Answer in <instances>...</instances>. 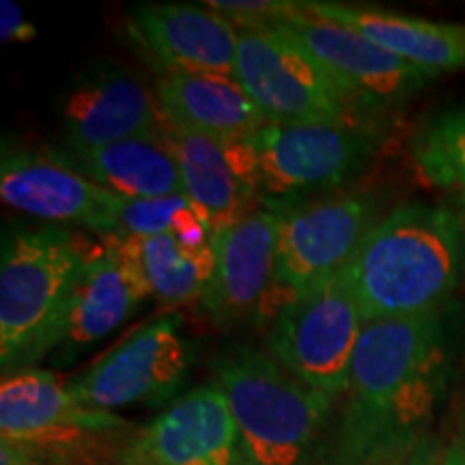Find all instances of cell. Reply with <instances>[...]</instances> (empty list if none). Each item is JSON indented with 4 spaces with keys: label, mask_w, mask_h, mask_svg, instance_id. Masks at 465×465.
Listing matches in <instances>:
<instances>
[{
    "label": "cell",
    "mask_w": 465,
    "mask_h": 465,
    "mask_svg": "<svg viewBox=\"0 0 465 465\" xmlns=\"http://www.w3.org/2000/svg\"><path fill=\"white\" fill-rule=\"evenodd\" d=\"M91 250L61 226H20L0 254V364L5 375L50 358Z\"/></svg>",
    "instance_id": "obj_4"
},
{
    "label": "cell",
    "mask_w": 465,
    "mask_h": 465,
    "mask_svg": "<svg viewBox=\"0 0 465 465\" xmlns=\"http://www.w3.org/2000/svg\"><path fill=\"white\" fill-rule=\"evenodd\" d=\"M441 465H465V418L459 422L457 431L446 446L444 455H441Z\"/></svg>",
    "instance_id": "obj_27"
},
{
    "label": "cell",
    "mask_w": 465,
    "mask_h": 465,
    "mask_svg": "<svg viewBox=\"0 0 465 465\" xmlns=\"http://www.w3.org/2000/svg\"><path fill=\"white\" fill-rule=\"evenodd\" d=\"M240 440L218 380L173 401L136 429L110 465H240Z\"/></svg>",
    "instance_id": "obj_11"
},
{
    "label": "cell",
    "mask_w": 465,
    "mask_h": 465,
    "mask_svg": "<svg viewBox=\"0 0 465 465\" xmlns=\"http://www.w3.org/2000/svg\"><path fill=\"white\" fill-rule=\"evenodd\" d=\"M278 213L254 209L213 232V272L201 298L203 311L216 325L252 317L274 289Z\"/></svg>",
    "instance_id": "obj_17"
},
{
    "label": "cell",
    "mask_w": 465,
    "mask_h": 465,
    "mask_svg": "<svg viewBox=\"0 0 465 465\" xmlns=\"http://www.w3.org/2000/svg\"><path fill=\"white\" fill-rule=\"evenodd\" d=\"M132 44L168 74H216L235 78L240 31L205 5L143 3L127 15Z\"/></svg>",
    "instance_id": "obj_14"
},
{
    "label": "cell",
    "mask_w": 465,
    "mask_h": 465,
    "mask_svg": "<svg viewBox=\"0 0 465 465\" xmlns=\"http://www.w3.org/2000/svg\"><path fill=\"white\" fill-rule=\"evenodd\" d=\"M155 97L166 124L218 141H242L270 124L240 83L226 75H160Z\"/></svg>",
    "instance_id": "obj_20"
},
{
    "label": "cell",
    "mask_w": 465,
    "mask_h": 465,
    "mask_svg": "<svg viewBox=\"0 0 465 465\" xmlns=\"http://www.w3.org/2000/svg\"><path fill=\"white\" fill-rule=\"evenodd\" d=\"M147 289L130 263L104 240L95 252H89L65 315L52 341L50 358L69 362L84 349L106 339L130 319Z\"/></svg>",
    "instance_id": "obj_18"
},
{
    "label": "cell",
    "mask_w": 465,
    "mask_h": 465,
    "mask_svg": "<svg viewBox=\"0 0 465 465\" xmlns=\"http://www.w3.org/2000/svg\"><path fill=\"white\" fill-rule=\"evenodd\" d=\"M450 380L444 312L366 322L323 465H377L420 446Z\"/></svg>",
    "instance_id": "obj_1"
},
{
    "label": "cell",
    "mask_w": 465,
    "mask_h": 465,
    "mask_svg": "<svg viewBox=\"0 0 465 465\" xmlns=\"http://www.w3.org/2000/svg\"><path fill=\"white\" fill-rule=\"evenodd\" d=\"M63 136L69 153H86L164 125L158 97L141 78L114 63H95L65 91Z\"/></svg>",
    "instance_id": "obj_13"
},
{
    "label": "cell",
    "mask_w": 465,
    "mask_h": 465,
    "mask_svg": "<svg viewBox=\"0 0 465 465\" xmlns=\"http://www.w3.org/2000/svg\"><path fill=\"white\" fill-rule=\"evenodd\" d=\"M304 9L334 25L351 28L433 78L444 72L465 69V25L328 0H311L304 3Z\"/></svg>",
    "instance_id": "obj_19"
},
{
    "label": "cell",
    "mask_w": 465,
    "mask_h": 465,
    "mask_svg": "<svg viewBox=\"0 0 465 465\" xmlns=\"http://www.w3.org/2000/svg\"><path fill=\"white\" fill-rule=\"evenodd\" d=\"M418 179L465 209V104L441 110L411 141Z\"/></svg>",
    "instance_id": "obj_23"
},
{
    "label": "cell",
    "mask_w": 465,
    "mask_h": 465,
    "mask_svg": "<svg viewBox=\"0 0 465 465\" xmlns=\"http://www.w3.org/2000/svg\"><path fill=\"white\" fill-rule=\"evenodd\" d=\"M380 203L366 192H339L278 213L276 276L282 304L339 274L373 229Z\"/></svg>",
    "instance_id": "obj_10"
},
{
    "label": "cell",
    "mask_w": 465,
    "mask_h": 465,
    "mask_svg": "<svg viewBox=\"0 0 465 465\" xmlns=\"http://www.w3.org/2000/svg\"><path fill=\"white\" fill-rule=\"evenodd\" d=\"M407 465H440V463H438V459H435V452L431 446L420 444L411 450Z\"/></svg>",
    "instance_id": "obj_28"
},
{
    "label": "cell",
    "mask_w": 465,
    "mask_h": 465,
    "mask_svg": "<svg viewBox=\"0 0 465 465\" xmlns=\"http://www.w3.org/2000/svg\"><path fill=\"white\" fill-rule=\"evenodd\" d=\"M65 160L93 183L125 201L162 199L183 192L177 164L160 132L127 138L86 153H69Z\"/></svg>",
    "instance_id": "obj_22"
},
{
    "label": "cell",
    "mask_w": 465,
    "mask_h": 465,
    "mask_svg": "<svg viewBox=\"0 0 465 465\" xmlns=\"http://www.w3.org/2000/svg\"><path fill=\"white\" fill-rule=\"evenodd\" d=\"M440 465H441V463H440Z\"/></svg>",
    "instance_id": "obj_30"
},
{
    "label": "cell",
    "mask_w": 465,
    "mask_h": 465,
    "mask_svg": "<svg viewBox=\"0 0 465 465\" xmlns=\"http://www.w3.org/2000/svg\"><path fill=\"white\" fill-rule=\"evenodd\" d=\"M0 196L28 216L83 226L102 237L114 235L124 201L75 171L63 155L9 144L0 158Z\"/></svg>",
    "instance_id": "obj_12"
},
{
    "label": "cell",
    "mask_w": 465,
    "mask_h": 465,
    "mask_svg": "<svg viewBox=\"0 0 465 465\" xmlns=\"http://www.w3.org/2000/svg\"><path fill=\"white\" fill-rule=\"evenodd\" d=\"M213 371L235 420L243 465H323L332 399L250 345L224 349Z\"/></svg>",
    "instance_id": "obj_3"
},
{
    "label": "cell",
    "mask_w": 465,
    "mask_h": 465,
    "mask_svg": "<svg viewBox=\"0 0 465 465\" xmlns=\"http://www.w3.org/2000/svg\"><path fill=\"white\" fill-rule=\"evenodd\" d=\"M35 35H37V28L28 17L25 11L14 0H3L0 3V39L5 44L9 42H33Z\"/></svg>",
    "instance_id": "obj_26"
},
{
    "label": "cell",
    "mask_w": 465,
    "mask_h": 465,
    "mask_svg": "<svg viewBox=\"0 0 465 465\" xmlns=\"http://www.w3.org/2000/svg\"><path fill=\"white\" fill-rule=\"evenodd\" d=\"M104 240L130 263L158 304L174 308L201 302L213 272L212 242L194 243L174 235H106Z\"/></svg>",
    "instance_id": "obj_21"
},
{
    "label": "cell",
    "mask_w": 465,
    "mask_h": 465,
    "mask_svg": "<svg viewBox=\"0 0 465 465\" xmlns=\"http://www.w3.org/2000/svg\"><path fill=\"white\" fill-rule=\"evenodd\" d=\"M240 465H243V463H240Z\"/></svg>",
    "instance_id": "obj_29"
},
{
    "label": "cell",
    "mask_w": 465,
    "mask_h": 465,
    "mask_svg": "<svg viewBox=\"0 0 465 465\" xmlns=\"http://www.w3.org/2000/svg\"><path fill=\"white\" fill-rule=\"evenodd\" d=\"M114 235L153 237L174 235L185 242H212L213 231L201 209L183 194L147 201H121Z\"/></svg>",
    "instance_id": "obj_24"
},
{
    "label": "cell",
    "mask_w": 465,
    "mask_h": 465,
    "mask_svg": "<svg viewBox=\"0 0 465 465\" xmlns=\"http://www.w3.org/2000/svg\"><path fill=\"white\" fill-rule=\"evenodd\" d=\"M205 7L216 11L237 31H261L287 22L304 3L289 0H209Z\"/></svg>",
    "instance_id": "obj_25"
},
{
    "label": "cell",
    "mask_w": 465,
    "mask_h": 465,
    "mask_svg": "<svg viewBox=\"0 0 465 465\" xmlns=\"http://www.w3.org/2000/svg\"><path fill=\"white\" fill-rule=\"evenodd\" d=\"M364 317L341 272L304 295L278 306L267 345L291 375L341 401Z\"/></svg>",
    "instance_id": "obj_9"
},
{
    "label": "cell",
    "mask_w": 465,
    "mask_h": 465,
    "mask_svg": "<svg viewBox=\"0 0 465 465\" xmlns=\"http://www.w3.org/2000/svg\"><path fill=\"white\" fill-rule=\"evenodd\" d=\"M465 263V224L455 209L403 203L375 223L341 270L364 322L441 311Z\"/></svg>",
    "instance_id": "obj_2"
},
{
    "label": "cell",
    "mask_w": 465,
    "mask_h": 465,
    "mask_svg": "<svg viewBox=\"0 0 465 465\" xmlns=\"http://www.w3.org/2000/svg\"><path fill=\"white\" fill-rule=\"evenodd\" d=\"M282 25L353 95L380 114L410 102L433 80L431 74L401 61L351 28L308 14L304 5Z\"/></svg>",
    "instance_id": "obj_15"
},
{
    "label": "cell",
    "mask_w": 465,
    "mask_h": 465,
    "mask_svg": "<svg viewBox=\"0 0 465 465\" xmlns=\"http://www.w3.org/2000/svg\"><path fill=\"white\" fill-rule=\"evenodd\" d=\"M160 136L177 164L183 194L201 209L213 232L261 207L257 160L250 138L218 141L166 121Z\"/></svg>",
    "instance_id": "obj_16"
},
{
    "label": "cell",
    "mask_w": 465,
    "mask_h": 465,
    "mask_svg": "<svg viewBox=\"0 0 465 465\" xmlns=\"http://www.w3.org/2000/svg\"><path fill=\"white\" fill-rule=\"evenodd\" d=\"M235 80L270 124L380 125V113L353 95L284 25L240 31Z\"/></svg>",
    "instance_id": "obj_6"
},
{
    "label": "cell",
    "mask_w": 465,
    "mask_h": 465,
    "mask_svg": "<svg viewBox=\"0 0 465 465\" xmlns=\"http://www.w3.org/2000/svg\"><path fill=\"white\" fill-rule=\"evenodd\" d=\"M192 362L194 347L182 317L171 312L138 325L65 386L78 403L110 414L125 407H168L179 399Z\"/></svg>",
    "instance_id": "obj_8"
},
{
    "label": "cell",
    "mask_w": 465,
    "mask_h": 465,
    "mask_svg": "<svg viewBox=\"0 0 465 465\" xmlns=\"http://www.w3.org/2000/svg\"><path fill=\"white\" fill-rule=\"evenodd\" d=\"M136 431L78 403L54 373L25 369L0 383V465H110Z\"/></svg>",
    "instance_id": "obj_5"
},
{
    "label": "cell",
    "mask_w": 465,
    "mask_h": 465,
    "mask_svg": "<svg viewBox=\"0 0 465 465\" xmlns=\"http://www.w3.org/2000/svg\"><path fill=\"white\" fill-rule=\"evenodd\" d=\"M261 207L281 213L356 179L381 144L380 125L267 124L250 136Z\"/></svg>",
    "instance_id": "obj_7"
}]
</instances>
